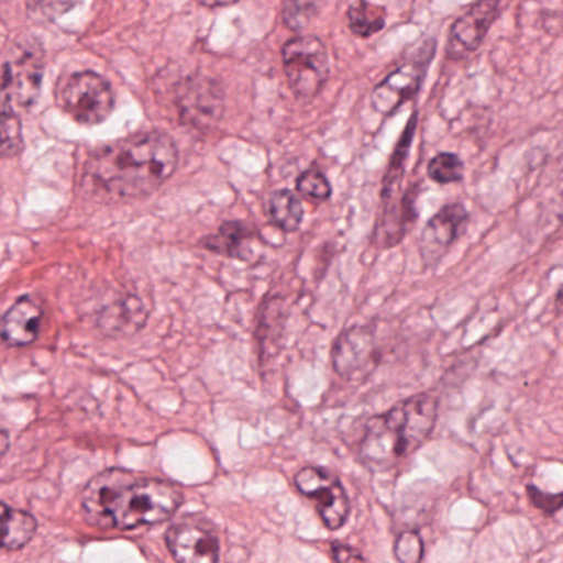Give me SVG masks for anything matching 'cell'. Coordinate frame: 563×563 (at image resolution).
Here are the masks:
<instances>
[{"label":"cell","instance_id":"23","mask_svg":"<svg viewBox=\"0 0 563 563\" xmlns=\"http://www.w3.org/2000/svg\"><path fill=\"white\" fill-rule=\"evenodd\" d=\"M27 12L38 24H48L57 21L62 15L70 12L77 0H25Z\"/></svg>","mask_w":563,"mask_h":563},{"label":"cell","instance_id":"5","mask_svg":"<svg viewBox=\"0 0 563 563\" xmlns=\"http://www.w3.org/2000/svg\"><path fill=\"white\" fill-rule=\"evenodd\" d=\"M60 101L71 120L84 126H95L113 113L114 91L100 75L81 71L68 78L62 88Z\"/></svg>","mask_w":563,"mask_h":563},{"label":"cell","instance_id":"12","mask_svg":"<svg viewBox=\"0 0 563 563\" xmlns=\"http://www.w3.org/2000/svg\"><path fill=\"white\" fill-rule=\"evenodd\" d=\"M428 62V60H427ZM427 62L411 60L391 71L372 93V107L382 114H391L420 90L427 74Z\"/></svg>","mask_w":563,"mask_h":563},{"label":"cell","instance_id":"25","mask_svg":"<svg viewBox=\"0 0 563 563\" xmlns=\"http://www.w3.org/2000/svg\"><path fill=\"white\" fill-rule=\"evenodd\" d=\"M395 556L400 562L417 563L423 559V540L417 532H405L395 542Z\"/></svg>","mask_w":563,"mask_h":563},{"label":"cell","instance_id":"13","mask_svg":"<svg viewBox=\"0 0 563 563\" xmlns=\"http://www.w3.org/2000/svg\"><path fill=\"white\" fill-rule=\"evenodd\" d=\"M42 318H44V311L34 299L27 296L19 299L2 319V339L5 344L12 347H24L35 342L41 332Z\"/></svg>","mask_w":563,"mask_h":563},{"label":"cell","instance_id":"30","mask_svg":"<svg viewBox=\"0 0 563 563\" xmlns=\"http://www.w3.org/2000/svg\"><path fill=\"white\" fill-rule=\"evenodd\" d=\"M9 450V433L2 430V454L8 453Z\"/></svg>","mask_w":563,"mask_h":563},{"label":"cell","instance_id":"6","mask_svg":"<svg viewBox=\"0 0 563 563\" xmlns=\"http://www.w3.org/2000/svg\"><path fill=\"white\" fill-rule=\"evenodd\" d=\"M44 77V54L37 44H21L12 48L2 68V103L29 108L41 93Z\"/></svg>","mask_w":563,"mask_h":563},{"label":"cell","instance_id":"16","mask_svg":"<svg viewBox=\"0 0 563 563\" xmlns=\"http://www.w3.org/2000/svg\"><path fill=\"white\" fill-rule=\"evenodd\" d=\"M252 240V230L242 222H227L220 227L216 235L202 240V246L209 252L230 258L249 260L250 252L246 243Z\"/></svg>","mask_w":563,"mask_h":563},{"label":"cell","instance_id":"24","mask_svg":"<svg viewBox=\"0 0 563 563\" xmlns=\"http://www.w3.org/2000/svg\"><path fill=\"white\" fill-rule=\"evenodd\" d=\"M298 190L312 202H324L332 192L324 174L318 169L306 170L305 174H301L298 179Z\"/></svg>","mask_w":563,"mask_h":563},{"label":"cell","instance_id":"8","mask_svg":"<svg viewBox=\"0 0 563 563\" xmlns=\"http://www.w3.org/2000/svg\"><path fill=\"white\" fill-rule=\"evenodd\" d=\"M377 341L365 325H354L339 335L332 349L334 371L345 380H364L378 365Z\"/></svg>","mask_w":563,"mask_h":563},{"label":"cell","instance_id":"29","mask_svg":"<svg viewBox=\"0 0 563 563\" xmlns=\"http://www.w3.org/2000/svg\"><path fill=\"white\" fill-rule=\"evenodd\" d=\"M555 309H556V312H560V314H563V286H562V288H560V291L556 292Z\"/></svg>","mask_w":563,"mask_h":563},{"label":"cell","instance_id":"15","mask_svg":"<svg viewBox=\"0 0 563 563\" xmlns=\"http://www.w3.org/2000/svg\"><path fill=\"white\" fill-rule=\"evenodd\" d=\"M183 111L190 118H207L217 120L222 113V95L217 91L216 85L210 80L192 81L184 90Z\"/></svg>","mask_w":563,"mask_h":563},{"label":"cell","instance_id":"9","mask_svg":"<svg viewBox=\"0 0 563 563\" xmlns=\"http://www.w3.org/2000/svg\"><path fill=\"white\" fill-rule=\"evenodd\" d=\"M470 213L461 203L444 206L421 232L420 255L424 266H434L463 235Z\"/></svg>","mask_w":563,"mask_h":563},{"label":"cell","instance_id":"27","mask_svg":"<svg viewBox=\"0 0 563 563\" xmlns=\"http://www.w3.org/2000/svg\"><path fill=\"white\" fill-rule=\"evenodd\" d=\"M332 559L335 562H354V560H364V556L357 552V550L352 549V547L344 545L341 542H334L331 545Z\"/></svg>","mask_w":563,"mask_h":563},{"label":"cell","instance_id":"19","mask_svg":"<svg viewBox=\"0 0 563 563\" xmlns=\"http://www.w3.org/2000/svg\"><path fill=\"white\" fill-rule=\"evenodd\" d=\"M268 216L279 229L285 232H295L301 225L305 212L295 194L289 190H278L269 197Z\"/></svg>","mask_w":563,"mask_h":563},{"label":"cell","instance_id":"26","mask_svg":"<svg viewBox=\"0 0 563 563\" xmlns=\"http://www.w3.org/2000/svg\"><path fill=\"white\" fill-rule=\"evenodd\" d=\"M530 500L537 509L543 510V512L555 514L556 510L563 507V493L560 494H545L537 487H527Z\"/></svg>","mask_w":563,"mask_h":563},{"label":"cell","instance_id":"3","mask_svg":"<svg viewBox=\"0 0 563 563\" xmlns=\"http://www.w3.org/2000/svg\"><path fill=\"white\" fill-rule=\"evenodd\" d=\"M438 418V398L415 395L372 418L358 443V457L375 473L390 471L417 453L431 437Z\"/></svg>","mask_w":563,"mask_h":563},{"label":"cell","instance_id":"22","mask_svg":"<svg viewBox=\"0 0 563 563\" xmlns=\"http://www.w3.org/2000/svg\"><path fill=\"white\" fill-rule=\"evenodd\" d=\"M463 174L464 164L456 154H438L428 164V176L433 183L441 184V186L460 183L463 179Z\"/></svg>","mask_w":563,"mask_h":563},{"label":"cell","instance_id":"11","mask_svg":"<svg viewBox=\"0 0 563 563\" xmlns=\"http://www.w3.org/2000/svg\"><path fill=\"white\" fill-rule=\"evenodd\" d=\"M167 549L177 562L212 563L220 559L216 533L202 523H174L166 533Z\"/></svg>","mask_w":563,"mask_h":563},{"label":"cell","instance_id":"14","mask_svg":"<svg viewBox=\"0 0 563 563\" xmlns=\"http://www.w3.org/2000/svg\"><path fill=\"white\" fill-rule=\"evenodd\" d=\"M146 322V311L143 302L137 298L120 299V301L104 309L100 314L101 331L108 335H131L140 331Z\"/></svg>","mask_w":563,"mask_h":563},{"label":"cell","instance_id":"4","mask_svg":"<svg viewBox=\"0 0 563 563\" xmlns=\"http://www.w3.org/2000/svg\"><path fill=\"white\" fill-rule=\"evenodd\" d=\"M286 77L296 97L312 98L322 90L331 71L328 48L318 37H298L283 48Z\"/></svg>","mask_w":563,"mask_h":563},{"label":"cell","instance_id":"2","mask_svg":"<svg viewBox=\"0 0 563 563\" xmlns=\"http://www.w3.org/2000/svg\"><path fill=\"white\" fill-rule=\"evenodd\" d=\"M183 500V493L167 481L113 467L101 471L85 486L81 509L91 526L133 530L173 519Z\"/></svg>","mask_w":563,"mask_h":563},{"label":"cell","instance_id":"28","mask_svg":"<svg viewBox=\"0 0 563 563\" xmlns=\"http://www.w3.org/2000/svg\"><path fill=\"white\" fill-rule=\"evenodd\" d=\"M197 2L206 8H225V5L235 4L239 0H197Z\"/></svg>","mask_w":563,"mask_h":563},{"label":"cell","instance_id":"21","mask_svg":"<svg viewBox=\"0 0 563 563\" xmlns=\"http://www.w3.org/2000/svg\"><path fill=\"white\" fill-rule=\"evenodd\" d=\"M2 157H15L22 153L24 140H22V126L11 103H2Z\"/></svg>","mask_w":563,"mask_h":563},{"label":"cell","instance_id":"10","mask_svg":"<svg viewBox=\"0 0 563 563\" xmlns=\"http://www.w3.org/2000/svg\"><path fill=\"white\" fill-rule=\"evenodd\" d=\"M499 5L500 0H476L470 11L464 12L451 27L448 35V57L463 58L474 54L496 21Z\"/></svg>","mask_w":563,"mask_h":563},{"label":"cell","instance_id":"7","mask_svg":"<svg viewBox=\"0 0 563 563\" xmlns=\"http://www.w3.org/2000/svg\"><path fill=\"white\" fill-rule=\"evenodd\" d=\"M295 486L308 499L314 500L319 516L329 530L347 522L351 503L339 477L322 467H305L295 476Z\"/></svg>","mask_w":563,"mask_h":563},{"label":"cell","instance_id":"1","mask_svg":"<svg viewBox=\"0 0 563 563\" xmlns=\"http://www.w3.org/2000/svg\"><path fill=\"white\" fill-rule=\"evenodd\" d=\"M179 151L164 133H141L98 147L85 164L84 180L114 199H143L177 169Z\"/></svg>","mask_w":563,"mask_h":563},{"label":"cell","instance_id":"17","mask_svg":"<svg viewBox=\"0 0 563 563\" xmlns=\"http://www.w3.org/2000/svg\"><path fill=\"white\" fill-rule=\"evenodd\" d=\"M2 547L5 550H21L34 539L37 520L25 510L12 509L2 503Z\"/></svg>","mask_w":563,"mask_h":563},{"label":"cell","instance_id":"18","mask_svg":"<svg viewBox=\"0 0 563 563\" xmlns=\"http://www.w3.org/2000/svg\"><path fill=\"white\" fill-rule=\"evenodd\" d=\"M347 24L352 34L357 37H372L387 24V12L380 5L371 4L367 0H357L349 8Z\"/></svg>","mask_w":563,"mask_h":563},{"label":"cell","instance_id":"20","mask_svg":"<svg viewBox=\"0 0 563 563\" xmlns=\"http://www.w3.org/2000/svg\"><path fill=\"white\" fill-rule=\"evenodd\" d=\"M324 0H286L283 21L291 31H302L321 12Z\"/></svg>","mask_w":563,"mask_h":563}]
</instances>
